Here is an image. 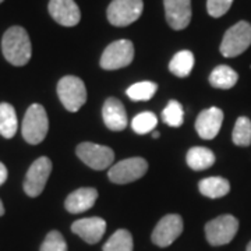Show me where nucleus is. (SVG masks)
<instances>
[{"label":"nucleus","mask_w":251,"mask_h":251,"mask_svg":"<svg viewBox=\"0 0 251 251\" xmlns=\"http://www.w3.org/2000/svg\"><path fill=\"white\" fill-rule=\"evenodd\" d=\"M41 251H67V243L60 232L52 230L46 234L45 240L41 244Z\"/></svg>","instance_id":"nucleus-28"},{"label":"nucleus","mask_w":251,"mask_h":251,"mask_svg":"<svg viewBox=\"0 0 251 251\" xmlns=\"http://www.w3.org/2000/svg\"><path fill=\"white\" fill-rule=\"evenodd\" d=\"M18 128V120L13 105L7 102L0 103V134L4 138H13Z\"/></svg>","instance_id":"nucleus-21"},{"label":"nucleus","mask_w":251,"mask_h":251,"mask_svg":"<svg viewBox=\"0 0 251 251\" xmlns=\"http://www.w3.org/2000/svg\"><path fill=\"white\" fill-rule=\"evenodd\" d=\"M224 123V112L219 108H209L202 110L196 120V130L202 140L215 138Z\"/></svg>","instance_id":"nucleus-15"},{"label":"nucleus","mask_w":251,"mask_h":251,"mask_svg":"<svg viewBox=\"0 0 251 251\" xmlns=\"http://www.w3.org/2000/svg\"><path fill=\"white\" fill-rule=\"evenodd\" d=\"M158 90V85L151 81H141L133 84L131 87H128L126 94L127 97L133 100H150L155 95V92Z\"/></svg>","instance_id":"nucleus-25"},{"label":"nucleus","mask_w":251,"mask_h":251,"mask_svg":"<svg viewBox=\"0 0 251 251\" xmlns=\"http://www.w3.org/2000/svg\"><path fill=\"white\" fill-rule=\"evenodd\" d=\"M143 10V0H113L109 4L106 14L112 25L127 27L140 18Z\"/></svg>","instance_id":"nucleus-7"},{"label":"nucleus","mask_w":251,"mask_h":251,"mask_svg":"<svg viewBox=\"0 0 251 251\" xmlns=\"http://www.w3.org/2000/svg\"><path fill=\"white\" fill-rule=\"evenodd\" d=\"M1 1H4V0H0V3H1Z\"/></svg>","instance_id":"nucleus-34"},{"label":"nucleus","mask_w":251,"mask_h":251,"mask_svg":"<svg viewBox=\"0 0 251 251\" xmlns=\"http://www.w3.org/2000/svg\"><path fill=\"white\" fill-rule=\"evenodd\" d=\"M102 117L106 127L112 131H122L128 123L125 105L116 98H109L105 100L102 108Z\"/></svg>","instance_id":"nucleus-16"},{"label":"nucleus","mask_w":251,"mask_h":251,"mask_svg":"<svg viewBox=\"0 0 251 251\" xmlns=\"http://www.w3.org/2000/svg\"><path fill=\"white\" fill-rule=\"evenodd\" d=\"M49 130V120L45 108L39 103H34L28 108L23 120L21 133L28 144H41L45 140Z\"/></svg>","instance_id":"nucleus-2"},{"label":"nucleus","mask_w":251,"mask_h":251,"mask_svg":"<svg viewBox=\"0 0 251 251\" xmlns=\"http://www.w3.org/2000/svg\"><path fill=\"white\" fill-rule=\"evenodd\" d=\"M48 9L50 17L63 27H74L80 23V7L74 0H50Z\"/></svg>","instance_id":"nucleus-12"},{"label":"nucleus","mask_w":251,"mask_h":251,"mask_svg":"<svg viewBox=\"0 0 251 251\" xmlns=\"http://www.w3.org/2000/svg\"><path fill=\"white\" fill-rule=\"evenodd\" d=\"M158 125V119L152 112H143L133 119L131 127L137 134H147L155 130Z\"/></svg>","instance_id":"nucleus-27"},{"label":"nucleus","mask_w":251,"mask_h":251,"mask_svg":"<svg viewBox=\"0 0 251 251\" xmlns=\"http://www.w3.org/2000/svg\"><path fill=\"white\" fill-rule=\"evenodd\" d=\"M187 165L193 171H205L215 163V155L204 147H194L187 152Z\"/></svg>","instance_id":"nucleus-20"},{"label":"nucleus","mask_w":251,"mask_h":251,"mask_svg":"<svg viewBox=\"0 0 251 251\" xmlns=\"http://www.w3.org/2000/svg\"><path fill=\"white\" fill-rule=\"evenodd\" d=\"M57 95L63 106L69 112H77L87 100L85 84L78 77L66 75L57 82Z\"/></svg>","instance_id":"nucleus-4"},{"label":"nucleus","mask_w":251,"mask_h":251,"mask_svg":"<svg viewBox=\"0 0 251 251\" xmlns=\"http://www.w3.org/2000/svg\"><path fill=\"white\" fill-rule=\"evenodd\" d=\"M73 233L80 236L81 239L88 244L98 243L106 232V222L105 219L92 216V218H84L78 219L72 225Z\"/></svg>","instance_id":"nucleus-14"},{"label":"nucleus","mask_w":251,"mask_h":251,"mask_svg":"<svg viewBox=\"0 0 251 251\" xmlns=\"http://www.w3.org/2000/svg\"><path fill=\"white\" fill-rule=\"evenodd\" d=\"M194 67V54L190 50H180L169 63V70L176 77H187Z\"/></svg>","instance_id":"nucleus-22"},{"label":"nucleus","mask_w":251,"mask_h":251,"mask_svg":"<svg viewBox=\"0 0 251 251\" xmlns=\"http://www.w3.org/2000/svg\"><path fill=\"white\" fill-rule=\"evenodd\" d=\"M232 4L233 0H206V11L211 17L219 18L229 11Z\"/></svg>","instance_id":"nucleus-29"},{"label":"nucleus","mask_w":251,"mask_h":251,"mask_svg":"<svg viewBox=\"0 0 251 251\" xmlns=\"http://www.w3.org/2000/svg\"><path fill=\"white\" fill-rule=\"evenodd\" d=\"M251 45V24L247 21H239L230 27L224 35L219 46L225 57H236L246 52Z\"/></svg>","instance_id":"nucleus-3"},{"label":"nucleus","mask_w":251,"mask_h":251,"mask_svg":"<svg viewBox=\"0 0 251 251\" xmlns=\"http://www.w3.org/2000/svg\"><path fill=\"white\" fill-rule=\"evenodd\" d=\"M4 215V205H3V202H1V200H0V216Z\"/></svg>","instance_id":"nucleus-31"},{"label":"nucleus","mask_w":251,"mask_h":251,"mask_svg":"<svg viewBox=\"0 0 251 251\" xmlns=\"http://www.w3.org/2000/svg\"><path fill=\"white\" fill-rule=\"evenodd\" d=\"M166 21L173 29L180 31L191 21V0H163Z\"/></svg>","instance_id":"nucleus-13"},{"label":"nucleus","mask_w":251,"mask_h":251,"mask_svg":"<svg viewBox=\"0 0 251 251\" xmlns=\"http://www.w3.org/2000/svg\"><path fill=\"white\" fill-rule=\"evenodd\" d=\"M239 221L233 215H221L205 225L206 242L211 246H225L234 239Z\"/></svg>","instance_id":"nucleus-6"},{"label":"nucleus","mask_w":251,"mask_h":251,"mask_svg":"<svg viewBox=\"0 0 251 251\" xmlns=\"http://www.w3.org/2000/svg\"><path fill=\"white\" fill-rule=\"evenodd\" d=\"M1 52L4 59L13 66H25L32 54L28 32L23 27L9 28L1 39Z\"/></svg>","instance_id":"nucleus-1"},{"label":"nucleus","mask_w":251,"mask_h":251,"mask_svg":"<svg viewBox=\"0 0 251 251\" xmlns=\"http://www.w3.org/2000/svg\"><path fill=\"white\" fill-rule=\"evenodd\" d=\"M98 191L92 187H82L73 191L64 201V206L70 214H81L91 209L97 202Z\"/></svg>","instance_id":"nucleus-17"},{"label":"nucleus","mask_w":251,"mask_h":251,"mask_svg":"<svg viewBox=\"0 0 251 251\" xmlns=\"http://www.w3.org/2000/svg\"><path fill=\"white\" fill-rule=\"evenodd\" d=\"M183 232V219L176 214L163 216L152 232V242L158 247H169Z\"/></svg>","instance_id":"nucleus-11"},{"label":"nucleus","mask_w":251,"mask_h":251,"mask_svg":"<svg viewBox=\"0 0 251 251\" xmlns=\"http://www.w3.org/2000/svg\"><path fill=\"white\" fill-rule=\"evenodd\" d=\"M159 133L158 131H155V133H152V138H159Z\"/></svg>","instance_id":"nucleus-32"},{"label":"nucleus","mask_w":251,"mask_h":251,"mask_svg":"<svg viewBox=\"0 0 251 251\" xmlns=\"http://www.w3.org/2000/svg\"><path fill=\"white\" fill-rule=\"evenodd\" d=\"M239 80V74L234 72L232 67L222 64L215 67L211 75H209V82L214 88L219 90H230L236 85V82Z\"/></svg>","instance_id":"nucleus-19"},{"label":"nucleus","mask_w":251,"mask_h":251,"mask_svg":"<svg viewBox=\"0 0 251 251\" xmlns=\"http://www.w3.org/2000/svg\"><path fill=\"white\" fill-rule=\"evenodd\" d=\"M77 156L94 171H103L112 166L115 161V152L109 147L94 143H81L77 150Z\"/></svg>","instance_id":"nucleus-8"},{"label":"nucleus","mask_w":251,"mask_h":251,"mask_svg":"<svg viewBox=\"0 0 251 251\" xmlns=\"http://www.w3.org/2000/svg\"><path fill=\"white\" fill-rule=\"evenodd\" d=\"M52 172V161L46 156L38 158L28 169L24 180V191L29 197H38L46 186Z\"/></svg>","instance_id":"nucleus-10"},{"label":"nucleus","mask_w":251,"mask_h":251,"mask_svg":"<svg viewBox=\"0 0 251 251\" xmlns=\"http://www.w3.org/2000/svg\"><path fill=\"white\" fill-rule=\"evenodd\" d=\"M148 171V162L144 158H128L120 161L116 165L110 166L108 172V177L112 183L116 184H127L135 181Z\"/></svg>","instance_id":"nucleus-9"},{"label":"nucleus","mask_w":251,"mask_h":251,"mask_svg":"<svg viewBox=\"0 0 251 251\" xmlns=\"http://www.w3.org/2000/svg\"><path fill=\"white\" fill-rule=\"evenodd\" d=\"M162 120L171 127H180L184 122V110L177 100H171L162 110Z\"/></svg>","instance_id":"nucleus-26"},{"label":"nucleus","mask_w":251,"mask_h":251,"mask_svg":"<svg viewBox=\"0 0 251 251\" xmlns=\"http://www.w3.org/2000/svg\"><path fill=\"white\" fill-rule=\"evenodd\" d=\"M133 236L126 229H119L103 246V251H133Z\"/></svg>","instance_id":"nucleus-23"},{"label":"nucleus","mask_w":251,"mask_h":251,"mask_svg":"<svg viewBox=\"0 0 251 251\" xmlns=\"http://www.w3.org/2000/svg\"><path fill=\"white\" fill-rule=\"evenodd\" d=\"M134 60V45L128 39H119L112 42L103 50L100 57V67L105 70H119L127 67Z\"/></svg>","instance_id":"nucleus-5"},{"label":"nucleus","mask_w":251,"mask_h":251,"mask_svg":"<svg viewBox=\"0 0 251 251\" xmlns=\"http://www.w3.org/2000/svg\"><path fill=\"white\" fill-rule=\"evenodd\" d=\"M246 251H251V242L249 243V246H247V250Z\"/></svg>","instance_id":"nucleus-33"},{"label":"nucleus","mask_w":251,"mask_h":251,"mask_svg":"<svg viewBox=\"0 0 251 251\" xmlns=\"http://www.w3.org/2000/svg\"><path fill=\"white\" fill-rule=\"evenodd\" d=\"M198 188L204 197L215 200V198L225 197L230 191V183L224 177L212 176V177L201 180L198 184Z\"/></svg>","instance_id":"nucleus-18"},{"label":"nucleus","mask_w":251,"mask_h":251,"mask_svg":"<svg viewBox=\"0 0 251 251\" xmlns=\"http://www.w3.org/2000/svg\"><path fill=\"white\" fill-rule=\"evenodd\" d=\"M232 140L239 147H249L251 145V120L249 117L242 116L236 120Z\"/></svg>","instance_id":"nucleus-24"},{"label":"nucleus","mask_w":251,"mask_h":251,"mask_svg":"<svg viewBox=\"0 0 251 251\" xmlns=\"http://www.w3.org/2000/svg\"><path fill=\"white\" fill-rule=\"evenodd\" d=\"M7 180V168L0 162V186Z\"/></svg>","instance_id":"nucleus-30"}]
</instances>
